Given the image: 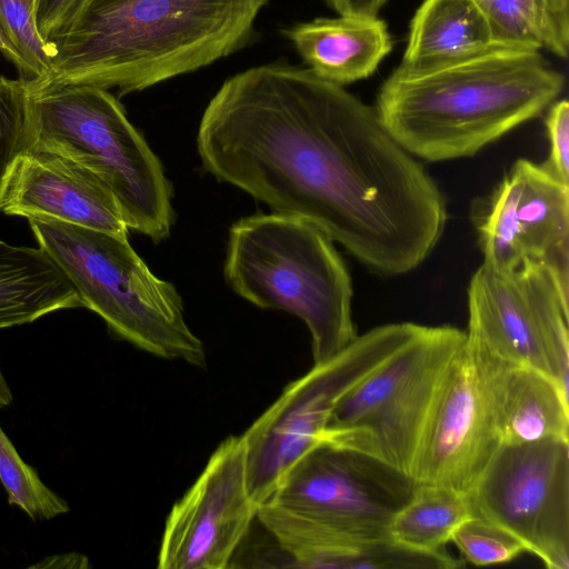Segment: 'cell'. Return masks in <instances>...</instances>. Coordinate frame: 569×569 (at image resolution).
Returning <instances> with one entry per match:
<instances>
[{
	"instance_id": "cell-22",
	"label": "cell",
	"mask_w": 569,
	"mask_h": 569,
	"mask_svg": "<svg viewBox=\"0 0 569 569\" xmlns=\"http://www.w3.org/2000/svg\"><path fill=\"white\" fill-rule=\"evenodd\" d=\"M30 81L0 77V210L9 174L17 159L31 148Z\"/></svg>"
},
{
	"instance_id": "cell-4",
	"label": "cell",
	"mask_w": 569,
	"mask_h": 569,
	"mask_svg": "<svg viewBox=\"0 0 569 569\" xmlns=\"http://www.w3.org/2000/svg\"><path fill=\"white\" fill-rule=\"evenodd\" d=\"M420 482L368 453L318 440L259 505L257 520L290 567L332 568L349 550L392 538Z\"/></svg>"
},
{
	"instance_id": "cell-29",
	"label": "cell",
	"mask_w": 569,
	"mask_h": 569,
	"mask_svg": "<svg viewBox=\"0 0 569 569\" xmlns=\"http://www.w3.org/2000/svg\"><path fill=\"white\" fill-rule=\"evenodd\" d=\"M388 0H326L339 13L349 17H378Z\"/></svg>"
},
{
	"instance_id": "cell-28",
	"label": "cell",
	"mask_w": 569,
	"mask_h": 569,
	"mask_svg": "<svg viewBox=\"0 0 569 569\" xmlns=\"http://www.w3.org/2000/svg\"><path fill=\"white\" fill-rule=\"evenodd\" d=\"M543 47L566 58L569 44V0H538Z\"/></svg>"
},
{
	"instance_id": "cell-30",
	"label": "cell",
	"mask_w": 569,
	"mask_h": 569,
	"mask_svg": "<svg viewBox=\"0 0 569 569\" xmlns=\"http://www.w3.org/2000/svg\"><path fill=\"white\" fill-rule=\"evenodd\" d=\"M33 567L50 568H79L88 567V559L79 553H68L43 559Z\"/></svg>"
},
{
	"instance_id": "cell-14",
	"label": "cell",
	"mask_w": 569,
	"mask_h": 569,
	"mask_svg": "<svg viewBox=\"0 0 569 569\" xmlns=\"http://www.w3.org/2000/svg\"><path fill=\"white\" fill-rule=\"evenodd\" d=\"M499 445L465 340L436 398L412 476L467 495Z\"/></svg>"
},
{
	"instance_id": "cell-24",
	"label": "cell",
	"mask_w": 569,
	"mask_h": 569,
	"mask_svg": "<svg viewBox=\"0 0 569 569\" xmlns=\"http://www.w3.org/2000/svg\"><path fill=\"white\" fill-rule=\"evenodd\" d=\"M487 20L495 42L505 48H543L538 0H472Z\"/></svg>"
},
{
	"instance_id": "cell-21",
	"label": "cell",
	"mask_w": 569,
	"mask_h": 569,
	"mask_svg": "<svg viewBox=\"0 0 569 569\" xmlns=\"http://www.w3.org/2000/svg\"><path fill=\"white\" fill-rule=\"evenodd\" d=\"M0 480L11 505L32 520H48L69 511V505L50 490L24 462L0 427Z\"/></svg>"
},
{
	"instance_id": "cell-12",
	"label": "cell",
	"mask_w": 569,
	"mask_h": 569,
	"mask_svg": "<svg viewBox=\"0 0 569 569\" xmlns=\"http://www.w3.org/2000/svg\"><path fill=\"white\" fill-rule=\"evenodd\" d=\"M242 436H229L171 508L160 540V569H226L257 521Z\"/></svg>"
},
{
	"instance_id": "cell-1",
	"label": "cell",
	"mask_w": 569,
	"mask_h": 569,
	"mask_svg": "<svg viewBox=\"0 0 569 569\" xmlns=\"http://www.w3.org/2000/svg\"><path fill=\"white\" fill-rule=\"evenodd\" d=\"M197 150L217 180L315 226L380 276L417 269L447 226L441 189L375 108L310 69L263 64L226 80Z\"/></svg>"
},
{
	"instance_id": "cell-16",
	"label": "cell",
	"mask_w": 569,
	"mask_h": 569,
	"mask_svg": "<svg viewBox=\"0 0 569 569\" xmlns=\"http://www.w3.org/2000/svg\"><path fill=\"white\" fill-rule=\"evenodd\" d=\"M468 347L500 443L569 440V391L530 366Z\"/></svg>"
},
{
	"instance_id": "cell-13",
	"label": "cell",
	"mask_w": 569,
	"mask_h": 569,
	"mask_svg": "<svg viewBox=\"0 0 569 569\" xmlns=\"http://www.w3.org/2000/svg\"><path fill=\"white\" fill-rule=\"evenodd\" d=\"M472 217L483 264L535 260L569 273V182L546 163L518 159Z\"/></svg>"
},
{
	"instance_id": "cell-2",
	"label": "cell",
	"mask_w": 569,
	"mask_h": 569,
	"mask_svg": "<svg viewBox=\"0 0 569 569\" xmlns=\"http://www.w3.org/2000/svg\"><path fill=\"white\" fill-rule=\"evenodd\" d=\"M267 1L87 0L50 43V76L31 87L141 91L242 48Z\"/></svg>"
},
{
	"instance_id": "cell-17",
	"label": "cell",
	"mask_w": 569,
	"mask_h": 569,
	"mask_svg": "<svg viewBox=\"0 0 569 569\" xmlns=\"http://www.w3.org/2000/svg\"><path fill=\"white\" fill-rule=\"evenodd\" d=\"M286 33L308 69L339 86L368 78L392 49L387 24L378 17L319 18Z\"/></svg>"
},
{
	"instance_id": "cell-18",
	"label": "cell",
	"mask_w": 569,
	"mask_h": 569,
	"mask_svg": "<svg viewBox=\"0 0 569 569\" xmlns=\"http://www.w3.org/2000/svg\"><path fill=\"white\" fill-rule=\"evenodd\" d=\"M498 46L472 0H425L411 23L399 68L423 71L455 63Z\"/></svg>"
},
{
	"instance_id": "cell-23",
	"label": "cell",
	"mask_w": 569,
	"mask_h": 569,
	"mask_svg": "<svg viewBox=\"0 0 569 569\" xmlns=\"http://www.w3.org/2000/svg\"><path fill=\"white\" fill-rule=\"evenodd\" d=\"M40 0H0L1 28L23 60V78L34 83L48 79L51 71V51L37 28Z\"/></svg>"
},
{
	"instance_id": "cell-8",
	"label": "cell",
	"mask_w": 569,
	"mask_h": 569,
	"mask_svg": "<svg viewBox=\"0 0 569 569\" xmlns=\"http://www.w3.org/2000/svg\"><path fill=\"white\" fill-rule=\"evenodd\" d=\"M465 340V330L457 327L421 325L341 398L318 440L368 453L412 476L436 398Z\"/></svg>"
},
{
	"instance_id": "cell-20",
	"label": "cell",
	"mask_w": 569,
	"mask_h": 569,
	"mask_svg": "<svg viewBox=\"0 0 569 569\" xmlns=\"http://www.w3.org/2000/svg\"><path fill=\"white\" fill-rule=\"evenodd\" d=\"M473 516L466 493L420 483L397 512L390 535L397 542L423 552H440L457 527Z\"/></svg>"
},
{
	"instance_id": "cell-27",
	"label": "cell",
	"mask_w": 569,
	"mask_h": 569,
	"mask_svg": "<svg viewBox=\"0 0 569 569\" xmlns=\"http://www.w3.org/2000/svg\"><path fill=\"white\" fill-rule=\"evenodd\" d=\"M87 0H40L37 28L43 41L50 43L76 21ZM51 51V48H50ZM52 57V54H51Z\"/></svg>"
},
{
	"instance_id": "cell-9",
	"label": "cell",
	"mask_w": 569,
	"mask_h": 569,
	"mask_svg": "<svg viewBox=\"0 0 569 569\" xmlns=\"http://www.w3.org/2000/svg\"><path fill=\"white\" fill-rule=\"evenodd\" d=\"M392 322L358 335L331 358L289 382L280 396L241 435L247 481L258 506L287 470L319 439L341 398L387 361L420 329Z\"/></svg>"
},
{
	"instance_id": "cell-25",
	"label": "cell",
	"mask_w": 569,
	"mask_h": 569,
	"mask_svg": "<svg viewBox=\"0 0 569 569\" xmlns=\"http://www.w3.org/2000/svg\"><path fill=\"white\" fill-rule=\"evenodd\" d=\"M450 541L463 559L476 566L499 565L526 552L510 532L478 516H471L453 531Z\"/></svg>"
},
{
	"instance_id": "cell-5",
	"label": "cell",
	"mask_w": 569,
	"mask_h": 569,
	"mask_svg": "<svg viewBox=\"0 0 569 569\" xmlns=\"http://www.w3.org/2000/svg\"><path fill=\"white\" fill-rule=\"evenodd\" d=\"M223 274L252 305L298 317L309 330L313 363L331 358L358 336L348 268L335 242L301 219L272 212L236 221Z\"/></svg>"
},
{
	"instance_id": "cell-11",
	"label": "cell",
	"mask_w": 569,
	"mask_h": 569,
	"mask_svg": "<svg viewBox=\"0 0 569 569\" xmlns=\"http://www.w3.org/2000/svg\"><path fill=\"white\" fill-rule=\"evenodd\" d=\"M472 515L515 536L549 569H569V440L500 443L467 493Z\"/></svg>"
},
{
	"instance_id": "cell-7",
	"label": "cell",
	"mask_w": 569,
	"mask_h": 569,
	"mask_svg": "<svg viewBox=\"0 0 569 569\" xmlns=\"http://www.w3.org/2000/svg\"><path fill=\"white\" fill-rule=\"evenodd\" d=\"M29 121L31 147L67 157L93 172L116 196L129 230L156 243L170 236L176 219L171 183L109 90L31 88Z\"/></svg>"
},
{
	"instance_id": "cell-10",
	"label": "cell",
	"mask_w": 569,
	"mask_h": 569,
	"mask_svg": "<svg viewBox=\"0 0 569 569\" xmlns=\"http://www.w3.org/2000/svg\"><path fill=\"white\" fill-rule=\"evenodd\" d=\"M569 274L535 260L510 270L483 263L467 288L466 342L533 367L569 391Z\"/></svg>"
},
{
	"instance_id": "cell-26",
	"label": "cell",
	"mask_w": 569,
	"mask_h": 569,
	"mask_svg": "<svg viewBox=\"0 0 569 569\" xmlns=\"http://www.w3.org/2000/svg\"><path fill=\"white\" fill-rule=\"evenodd\" d=\"M549 157L546 166L562 181L569 182V103L556 100L546 117Z\"/></svg>"
},
{
	"instance_id": "cell-6",
	"label": "cell",
	"mask_w": 569,
	"mask_h": 569,
	"mask_svg": "<svg viewBox=\"0 0 569 569\" xmlns=\"http://www.w3.org/2000/svg\"><path fill=\"white\" fill-rule=\"evenodd\" d=\"M41 248L62 270L83 307L118 338L156 357L207 367L176 287L158 278L128 237L51 219H28Z\"/></svg>"
},
{
	"instance_id": "cell-19",
	"label": "cell",
	"mask_w": 569,
	"mask_h": 569,
	"mask_svg": "<svg viewBox=\"0 0 569 569\" xmlns=\"http://www.w3.org/2000/svg\"><path fill=\"white\" fill-rule=\"evenodd\" d=\"M83 307L72 283L41 249L0 240V329Z\"/></svg>"
},
{
	"instance_id": "cell-15",
	"label": "cell",
	"mask_w": 569,
	"mask_h": 569,
	"mask_svg": "<svg viewBox=\"0 0 569 569\" xmlns=\"http://www.w3.org/2000/svg\"><path fill=\"white\" fill-rule=\"evenodd\" d=\"M1 211L120 237L129 231L116 196L101 179L67 157L33 147L14 162Z\"/></svg>"
},
{
	"instance_id": "cell-32",
	"label": "cell",
	"mask_w": 569,
	"mask_h": 569,
	"mask_svg": "<svg viewBox=\"0 0 569 569\" xmlns=\"http://www.w3.org/2000/svg\"><path fill=\"white\" fill-rule=\"evenodd\" d=\"M12 401V393L0 370V408L9 406Z\"/></svg>"
},
{
	"instance_id": "cell-31",
	"label": "cell",
	"mask_w": 569,
	"mask_h": 569,
	"mask_svg": "<svg viewBox=\"0 0 569 569\" xmlns=\"http://www.w3.org/2000/svg\"><path fill=\"white\" fill-rule=\"evenodd\" d=\"M0 52L10 60L21 72V77L24 76L26 67L23 63L22 58L20 57L19 52L14 49V47L11 44L7 36L4 34L1 24H0Z\"/></svg>"
},
{
	"instance_id": "cell-3",
	"label": "cell",
	"mask_w": 569,
	"mask_h": 569,
	"mask_svg": "<svg viewBox=\"0 0 569 569\" xmlns=\"http://www.w3.org/2000/svg\"><path fill=\"white\" fill-rule=\"evenodd\" d=\"M565 77L540 51L496 47L423 71L397 68L373 107L393 139L419 160L473 157L557 100Z\"/></svg>"
}]
</instances>
